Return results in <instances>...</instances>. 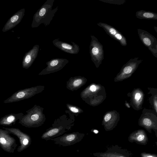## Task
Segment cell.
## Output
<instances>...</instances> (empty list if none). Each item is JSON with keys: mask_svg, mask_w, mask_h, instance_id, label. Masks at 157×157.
Segmentation results:
<instances>
[{"mask_svg": "<svg viewBox=\"0 0 157 157\" xmlns=\"http://www.w3.org/2000/svg\"><path fill=\"white\" fill-rule=\"evenodd\" d=\"M150 90L149 93L152 94V96L149 98V102L152 105L155 112L157 113V90L156 89L148 88Z\"/></svg>", "mask_w": 157, "mask_h": 157, "instance_id": "16", "label": "cell"}, {"mask_svg": "<svg viewBox=\"0 0 157 157\" xmlns=\"http://www.w3.org/2000/svg\"><path fill=\"white\" fill-rule=\"evenodd\" d=\"M85 134L79 132L65 134L61 136L51 138L50 140L56 144L66 147L73 145L80 142L84 138Z\"/></svg>", "mask_w": 157, "mask_h": 157, "instance_id": "3", "label": "cell"}, {"mask_svg": "<svg viewBox=\"0 0 157 157\" xmlns=\"http://www.w3.org/2000/svg\"><path fill=\"white\" fill-rule=\"evenodd\" d=\"M92 40L90 46V51L92 59L97 67L101 63L104 58L103 45L98 39L94 36H91Z\"/></svg>", "mask_w": 157, "mask_h": 157, "instance_id": "5", "label": "cell"}, {"mask_svg": "<svg viewBox=\"0 0 157 157\" xmlns=\"http://www.w3.org/2000/svg\"><path fill=\"white\" fill-rule=\"evenodd\" d=\"M46 9L44 8L41 9L40 11L39 14L40 16H43L45 13Z\"/></svg>", "mask_w": 157, "mask_h": 157, "instance_id": "22", "label": "cell"}, {"mask_svg": "<svg viewBox=\"0 0 157 157\" xmlns=\"http://www.w3.org/2000/svg\"><path fill=\"white\" fill-rule=\"evenodd\" d=\"M141 157H157V155L155 154L143 152L140 154Z\"/></svg>", "mask_w": 157, "mask_h": 157, "instance_id": "18", "label": "cell"}, {"mask_svg": "<svg viewBox=\"0 0 157 157\" xmlns=\"http://www.w3.org/2000/svg\"><path fill=\"white\" fill-rule=\"evenodd\" d=\"M94 133H96V134H97L98 132V131L96 130H94Z\"/></svg>", "mask_w": 157, "mask_h": 157, "instance_id": "28", "label": "cell"}, {"mask_svg": "<svg viewBox=\"0 0 157 157\" xmlns=\"http://www.w3.org/2000/svg\"><path fill=\"white\" fill-rule=\"evenodd\" d=\"M31 57L30 56L28 55L25 58V62L28 64L29 63L31 60Z\"/></svg>", "mask_w": 157, "mask_h": 157, "instance_id": "21", "label": "cell"}, {"mask_svg": "<svg viewBox=\"0 0 157 157\" xmlns=\"http://www.w3.org/2000/svg\"><path fill=\"white\" fill-rule=\"evenodd\" d=\"M70 110L71 111L74 113H77L78 111V109L73 107H71Z\"/></svg>", "mask_w": 157, "mask_h": 157, "instance_id": "26", "label": "cell"}, {"mask_svg": "<svg viewBox=\"0 0 157 157\" xmlns=\"http://www.w3.org/2000/svg\"><path fill=\"white\" fill-rule=\"evenodd\" d=\"M18 17L17 15H15L11 18L10 19L11 21L12 22H15L18 20Z\"/></svg>", "mask_w": 157, "mask_h": 157, "instance_id": "24", "label": "cell"}, {"mask_svg": "<svg viewBox=\"0 0 157 157\" xmlns=\"http://www.w3.org/2000/svg\"><path fill=\"white\" fill-rule=\"evenodd\" d=\"M155 31L157 33V27H155Z\"/></svg>", "mask_w": 157, "mask_h": 157, "instance_id": "29", "label": "cell"}, {"mask_svg": "<svg viewBox=\"0 0 157 157\" xmlns=\"http://www.w3.org/2000/svg\"><path fill=\"white\" fill-rule=\"evenodd\" d=\"M116 111L107 112L104 116L102 124L105 130L108 131L112 130L117 125L119 120V116H115Z\"/></svg>", "mask_w": 157, "mask_h": 157, "instance_id": "10", "label": "cell"}, {"mask_svg": "<svg viewBox=\"0 0 157 157\" xmlns=\"http://www.w3.org/2000/svg\"><path fill=\"white\" fill-rule=\"evenodd\" d=\"M82 82V80L78 79L75 80L73 82V85L75 86H79Z\"/></svg>", "mask_w": 157, "mask_h": 157, "instance_id": "19", "label": "cell"}, {"mask_svg": "<svg viewBox=\"0 0 157 157\" xmlns=\"http://www.w3.org/2000/svg\"><path fill=\"white\" fill-rule=\"evenodd\" d=\"M126 102H125V105H126V106L128 107V108H130V105L129 104L127 103L126 101Z\"/></svg>", "mask_w": 157, "mask_h": 157, "instance_id": "27", "label": "cell"}, {"mask_svg": "<svg viewBox=\"0 0 157 157\" xmlns=\"http://www.w3.org/2000/svg\"><path fill=\"white\" fill-rule=\"evenodd\" d=\"M93 155L96 157H132L133 154L127 149L115 145L107 147L105 152L94 153Z\"/></svg>", "mask_w": 157, "mask_h": 157, "instance_id": "4", "label": "cell"}, {"mask_svg": "<svg viewBox=\"0 0 157 157\" xmlns=\"http://www.w3.org/2000/svg\"><path fill=\"white\" fill-rule=\"evenodd\" d=\"M137 32L140 40L143 44L157 58V40L155 37L146 30L138 29Z\"/></svg>", "mask_w": 157, "mask_h": 157, "instance_id": "6", "label": "cell"}, {"mask_svg": "<svg viewBox=\"0 0 157 157\" xmlns=\"http://www.w3.org/2000/svg\"><path fill=\"white\" fill-rule=\"evenodd\" d=\"M90 90L92 92H94L96 91V87L95 85H92L90 86Z\"/></svg>", "mask_w": 157, "mask_h": 157, "instance_id": "25", "label": "cell"}, {"mask_svg": "<svg viewBox=\"0 0 157 157\" xmlns=\"http://www.w3.org/2000/svg\"><path fill=\"white\" fill-rule=\"evenodd\" d=\"M155 111L144 108L139 120V125L144 128L149 133L152 130L155 132L157 137V116Z\"/></svg>", "mask_w": 157, "mask_h": 157, "instance_id": "1", "label": "cell"}, {"mask_svg": "<svg viewBox=\"0 0 157 157\" xmlns=\"http://www.w3.org/2000/svg\"><path fill=\"white\" fill-rule=\"evenodd\" d=\"M128 141L131 143L135 142L136 144L145 145L148 142V139L145 131L140 129L132 132L128 138Z\"/></svg>", "mask_w": 157, "mask_h": 157, "instance_id": "12", "label": "cell"}, {"mask_svg": "<svg viewBox=\"0 0 157 157\" xmlns=\"http://www.w3.org/2000/svg\"><path fill=\"white\" fill-rule=\"evenodd\" d=\"M142 61V60L139 59L138 57L130 59L123 66L115 77L114 81H121L130 77Z\"/></svg>", "mask_w": 157, "mask_h": 157, "instance_id": "2", "label": "cell"}, {"mask_svg": "<svg viewBox=\"0 0 157 157\" xmlns=\"http://www.w3.org/2000/svg\"><path fill=\"white\" fill-rule=\"evenodd\" d=\"M128 96L131 97L130 104L132 107L136 110H138L142 109L144 95L140 89H134Z\"/></svg>", "mask_w": 157, "mask_h": 157, "instance_id": "13", "label": "cell"}, {"mask_svg": "<svg viewBox=\"0 0 157 157\" xmlns=\"http://www.w3.org/2000/svg\"><path fill=\"white\" fill-rule=\"evenodd\" d=\"M33 88H27L19 90L14 93L3 101L5 103L18 102L31 97L33 94Z\"/></svg>", "mask_w": 157, "mask_h": 157, "instance_id": "11", "label": "cell"}, {"mask_svg": "<svg viewBox=\"0 0 157 157\" xmlns=\"http://www.w3.org/2000/svg\"><path fill=\"white\" fill-rule=\"evenodd\" d=\"M58 63V61L57 60H54L52 61L50 63L51 66H55L57 65Z\"/></svg>", "mask_w": 157, "mask_h": 157, "instance_id": "23", "label": "cell"}, {"mask_svg": "<svg viewBox=\"0 0 157 157\" xmlns=\"http://www.w3.org/2000/svg\"><path fill=\"white\" fill-rule=\"evenodd\" d=\"M23 115L21 113L6 115L0 119V125L4 126H12L14 124L16 121L19 120Z\"/></svg>", "mask_w": 157, "mask_h": 157, "instance_id": "14", "label": "cell"}, {"mask_svg": "<svg viewBox=\"0 0 157 157\" xmlns=\"http://www.w3.org/2000/svg\"><path fill=\"white\" fill-rule=\"evenodd\" d=\"M97 25L102 28L110 36L119 42L121 45L124 46L127 45V42L125 37L114 27L101 22L98 23Z\"/></svg>", "mask_w": 157, "mask_h": 157, "instance_id": "9", "label": "cell"}, {"mask_svg": "<svg viewBox=\"0 0 157 157\" xmlns=\"http://www.w3.org/2000/svg\"><path fill=\"white\" fill-rule=\"evenodd\" d=\"M136 16L137 18L141 19H157V14L156 13L143 10H141L136 11Z\"/></svg>", "mask_w": 157, "mask_h": 157, "instance_id": "15", "label": "cell"}, {"mask_svg": "<svg viewBox=\"0 0 157 157\" xmlns=\"http://www.w3.org/2000/svg\"><path fill=\"white\" fill-rule=\"evenodd\" d=\"M99 1L119 5L124 4L126 2V0H99Z\"/></svg>", "mask_w": 157, "mask_h": 157, "instance_id": "17", "label": "cell"}, {"mask_svg": "<svg viewBox=\"0 0 157 157\" xmlns=\"http://www.w3.org/2000/svg\"><path fill=\"white\" fill-rule=\"evenodd\" d=\"M17 145L15 139L7 131L0 128V146L4 151L13 153Z\"/></svg>", "mask_w": 157, "mask_h": 157, "instance_id": "8", "label": "cell"}, {"mask_svg": "<svg viewBox=\"0 0 157 157\" xmlns=\"http://www.w3.org/2000/svg\"><path fill=\"white\" fill-rule=\"evenodd\" d=\"M62 46L63 48L65 49H70L72 48V47L71 46L66 44H62Z\"/></svg>", "mask_w": 157, "mask_h": 157, "instance_id": "20", "label": "cell"}, {"mask_svg": "<svg viewBox=\"0 0 157 157\" xmlns=\"http://www.w3.org/2000/svg\"><path fill=\"white\" fill-rule=\"evenodd\" d=\"M3 128L7 131L10 134H13L18 138L20 145L17 148L18 152H21L27 148L31 145L32 143L31 137L20 129L14 128L3 127Z\"/></svg>", "mask_w": 157, "mask_h": 157, "instance_id": "7", "label": "cell"}]
</instances>
